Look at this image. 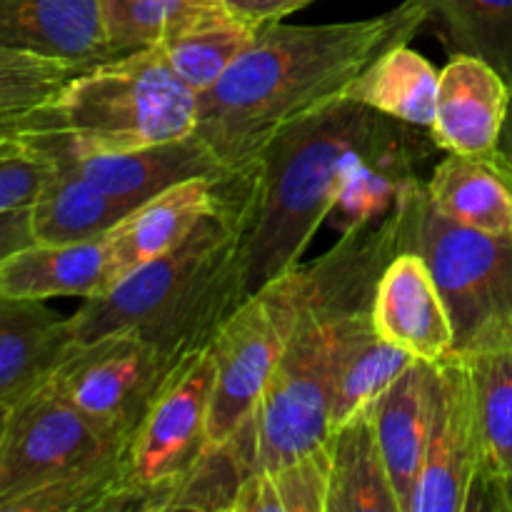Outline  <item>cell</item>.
Returning <instances> with one entry per match:
<instances>
[{"mask_svg": "<svg viewBox=\"0 0 512 512\" xmlns=\"http://www.w3.org/2000/svg\"><path fill=\"white\" fill-rule=\"evenodd\" d=\"M215 363L208 348L170 370L135 433L118 473V510H168L175 490L208 448Z\"/></svg>", "mask_w": 512, "mask_h": 512, "instance_id": "7", "label": "cell"}, {"mask_svg": "<svg viewBox=\"0 0 512 512\" xmlns=\"http://www.w3.org/2000/svg\"><path fill=\"white\" fill-rule=\"evenodd\" d=\"M0 48L80 70L113 58L100 0H0Z\"/></svg>", "mask_w": 512, "mask_h": 512, "instance_id": "16", "label": "cell"}, {"mask_svg": "<svg viewBox=\"0 0 512 512\" xmlns=\"http://www.w3.org/2000/svg\"><path fill=\"white\" fill-rule=\"evenodd\" d=\"M435 400V363L415 360L405 373L370 405L375 438L383 450L400 510L410 512L415 485L428 443Z\"/></svg>", "mask_w": 512, "mask_h": 512, "instance_id": "19", "label": "cell"}, {"mask_svg": "<svg viewBox=\"0 0 512 512\" xmlns=\"http://www.w3.org/2000/svg\"><path fill=\"white\" fill-rule=\"evenodd\" d=\"M50 170V158L28 135L0 140V213L33 208Z\"/></svg>", "mask_w": 512, "mask_h": 512, "instance_id": "32", "label": "cell"}, {"mask_svg": "<svg viewBox=\"0 0 512 512\" xmlns=\"http://www.w3.org/2000/svg\"><path fill=\"white\" fill-rule=\"evenodd\" d=\"M33 220H30V208L10 210V213H0V265L5 260L13 258L20 250L35 245Z\"/></svg>", "mask_w": 512, "mask_h": 512, "instance_id": "34", "label": "cell"}, {"mask_svg": "<svg viewBox=\"0 0 512 512\" xmlns=\"http://www.w3.org/2000/svg\"><path fill=\"white\" fill-rule=\"evenodd\" d=\"M428 148H435L428 130L383 115L378 128L345 163L330 223L340 233H348L393 213L423 185L418 168L428 158Z\"/></svg>", "mask_w": 512, "mask_h": 512, "instance_id": "12", "label": "cell"}, {"mask_svg": "<svg viewBox=\"0 0 512 512\" xmlns=\"http://www.w3.org/2000/svg\"><path fill=\"white\" fill-rule=\"evenodd\" d=\"M125 445L48 380L10 405L0 438V512L115 510Z\"/></svg>", "mask_w": 512, "mask_h": 512, "instance_id": "4", "label": "cell"}, {"mask_svg": "<svg viewBox=\"0 0 512 512\" xmlns=\"http://www.w3.org/2000/svg\"><path fill=\"white\" fill-rule=\"evenodd\" d=\"M305 298L303 263L228 315L208 343L215 363L208 443L233 438L255 415Z\"/></svg>", "mask_w": 512, "mask_h": 512, "instance_id": "9", "label": "cell"}, {"mask_svg": "<svg viewBox=\"0 0 512 512\" xmlns=\"http://www.w3.org/2000/svg\"><path fill=\"white\" fill-rule=\"evenodd\" d=\"M425 25L418 0L348 23L263 25L223 78L198 95L193 135L223 183L240 180L288 125L345 98L380 53L410 43Z\"/></svg>", "mask_w": 512, "mask_h": 512, "instance_id": "1", "label": "cell"}, {"mask_svg": "<svg viewBox=\"0 0 512 512\" xmlns=\"http://www.w3.org/2000/svg\"><path fill=\"white\" fill-rule=\"evenodd\" d=\"M258 30L253 23L235 15L228 5H220L218 10L165 40L160 53L178 78L200 95L223 78L225 70L253 43Z\"/></svg>", "mask_w": 512, "mask_h": 512, "instance_id": "27", "label": "cell"}, {"mask_svg": "<svg viewBox=\"0 0 512 512\" xmlns=\"http://www.w3.org/2000/svg\"><path fill=\"white\" fill-rule=\"evenodd\" d=\"M483 480V433L468 355L435 363V400L410 512H475Z\"/></svg>", "mask_w": 512, "mask_h": 512, "instance_id": "11", "label": "cell"}, {"mask_svg": "<svg viewBox=\"0 0 512 512\" xmlns=\"http://www.w3.org/2000/svg\"><path fill=\"white\" fill-rule=\"evenodd\" d=\"M495 160H498V163L503 165V170L510 175V180H512V85H510V108H508V118H505L503 135H500L498 150H495Z\"/></svg>", "mask_w": 512, "mask_h": 512, "instance_id": "36", "label": "cell"}, {"mask_svg": "<svg viewBox=\"0 0 512 512\" xmlns=\"http://www.w3.org/2000/svg\"><path fill=\"white\" fill-rule=\"evenodd\" d=\"M110 245L105 238L85 243H35L0 265V293L10 298H95L110 290Z\"/></svg>", "mask_w": 512, "mask_h": 512, "instance_id": "20", "label": "cell"}, {"mask_svg": "<svg viewBox=\"0 0 512 512\" xmlns=\"http://www.w3.org/2000/svg\"><path fill=\"white\" fill-rule=\"evenodd\" d=\"M40 130H55V115L50 105L43 110H33V113L0 115V140L40 133Z\"/></svg>", "mask_w": 512, "mask_h": 512, "instance_id": "35", "label": "cell"}, {"mask_svg": "<svg viewBox=\"0 0 512 512\" xmlns=\"http://www.w3.org/2000/svg\"><path fill=\"white\" fill-rule=\"evenodd\" d=\"M180 358L130 330L75 343L50 383L85 418L128 443Z\"/></svg>", "mask_w": 512, "mask_h": 512, "instance_id": "10", "label": "cell"}, {"mask_svg": "<svg viewBox=\"0 0 512 512\" xmlns=\"http://www.w3.org/2000/svg\"><path fill=\"white\" fill-rule=\"evenodd\" d=\"M315 3V0H225L235 15L253 23L255 28H263L268 23H280L288 15L298 13L305 5Z\"/></svg>", "mask_w": 512, "mask_h": 512, "instance_id": "33", "label": "cell"}, {"mask_svg": "<svg viewBox=\"0 0 512 512\" xmlns=\"http://www.w3.org/2000/svg\"><path fill=\"white\" fill-rule=\"evenodd\" d=\"M380 338L423 363L455 353V328L433 270L418 250H400L378 280L370 308Z\"/></svg>", "mask_w": 512, "mask_h": 512, "instance_id": "14", "label": "cell"}, {"mask_svg": "<svg viewBox=\"0 0 512 512\" xmlns=\"http://www.w3.org/2000/svg\"><path fill=\"white\" fill-rule=\"evenodd\" d=\"M268 470L275 488L278 512H328L330 498V445L318 448Z\"/></svg>", "mask_w": 512, "mask_h": 512, "instance_id": "31", "label": "cell"}, {"mask_svg": "<svg viewBox=\"0 0 512 512\" xmlns=\"http://www.w3.org/2000/svg\"><path fill=\"white\" fill-rule=\"evenodd\" d=\"M33 135L50 150L63 155L90 183L118 198L128 208H138L140 203L163 193L170 185L190 178H213L223 183L218 163L195 135L125 150L83 145L65 130H40Z\"/></svg>", "mask_w": 512, "mask_h": 512, "instance_id": "13", "label": "cell"}, {"mask_svg": "<svg viewBox=\"0 0 512 512\" xmlns=\"http://www.w3.org/2000/svg\"><path fill=\"white\" fill-rule=\"evenodd\" d=\"M450 55L483 58L512 85V0H418Z\"/></svg>", "mask_w": 512, "mask_h": 512, "instance_id": "28", "label": "cell"}, {"mask_svg": "<svg viewBox=\"0 0 512 512\" xmlns=\"http://www.w3.org/2000/svg\"><path fill=\"white\" fill-rule=\"evenodd\" d=\"M8 413H10V405H3V403H0V438H3L5 423H8Z\"/></svg>", "mask_w": 512, "mask_h": 512, "instance_id": "37", "label": "cell"}, {"mask_svg": "<svg viewBox=\"0 0 512 512\" xmlns=\"http://www.w3.org/2000/svg\"><path fill=\"white\" fill-rule=\"evenodd\" d=\"M335 368L338 318L305 293L293 335L253 415L258 470L278 468L330 438Z\"/></svg>", "mask_w": 512, "mask_h": 512, "instance_id": "8", "label": "cell"}, {"mask_svg": "<svg viewBox=\"0 0 512 512\" xmlns=\"http://www.w3.org/2000/svg\"><path fill=\"white\" fill-rule=\"evenodd\" d=\"M220 200H223L220 180L190 178L170 185L163 193L130 210L108 233L113 285L135 268L183 243L203 223V218L218 208Z\"/></svg>", "mask_w": 512, "mask_h": 512, "instance_id": "17", "label": "cell"}, {"mask_svg": "<svg viewBox=\"0 0 512 512\" xmlns=\"http://www.w3.org/2000/svg\"><path fill=\"white\" fill-rule=\"evenodd\" d=\"M55 130L105 150L190 138L198 93L178 78L160 48L115 55L68 80L50 103Z\"/></svg>", "mask_w": 512, "mask_h": 512, "instance_id": "5", "label": "cell"}, {"mask_svg": "<svg viewBox=\"0 0 512 512\" xmlns=\"http://www.w3.org/2000/svg\"><path fill=\"white\" fill-rule=\"evenodd\" d=\"M468 360L483 433V480L475 510L512 512V348L470 353Z\"/></svg>", "mask_w": 512, "mask_h": 512, "instance_id": "24", "label": "cell"}, {"mask_svg": "<svg viewBox=\"0 0 512 512\" xmlns=\"http://www.w3.org/2000/svg\"><path fill=\"white\" fill-rule=\"evenodd\" d=\"M425 200L435 213L463 228L512 233V180L495 155L448 153L425 180Z\"/></svg>", "mask_w": 512, "mask_h": 512, "instance_id": "23", "label": "cell"}, {"mask_svg": "<svg viewBox=\"0 0 512 512\" xmlns=\"http://www.w3.org/2000/svg\"><path fill=\"white\" fill-rule=\"evenodd\" d=\"M328 445V512H403L375 438L370 408L338 425L330 433Z\"/></svg>", "mask_w": 512, "mask_h": 512, "instance_id": "25", "label": "cell"}, {"mask_svg": "<svg viewBox=\"0 0 512 512\" xmlns=\"http://www.w3.org/2000/svg\"><path fill=\"white\" fill-rule=\"evenodd\" d=\"M510 108V83L483 58L455 53L440 70L438 108L428 128L435 148L455 155H495Z\"/></svg>", "mask_w": 512, "mask_h": 512, "instance_id": "15", "label": "cell"}, {"mask_svg": "<svg viewBox=\"0 0 512 512\" xmlns=\"http://www.w3.org/2000/svg\"><path fill=\"white\" fill-rule=\"evenodd\" d=\"M243 235L238 183H223V200L170 253L140 265L70 315L75 343L130 330L173 358L208 348L238 310L235 255Z\"/></svg>", "mask_w": 512, "mask_h": 512, "instance_id": "3", "label": "cell"}, {"mask_svg": "<svg viewBox=\"0 0 512 512\" xmlns=\"http://www.w3.org/2000/svg\"><path fill=\"white\" fill-rule=\"evenodd\" d=\"M383 113L350 98L288 125L238 183L243 235L235 255V303L293 273L330 218L343 168Z\"/></svg>", "mask_w": 512, "mask_h": 512, "instance_id": "2", "label": "cell"}, {"mask_svg": "<svg viewBox=\"0 0 512 512\" xmlns=\"http://www.w3.org/2000/svg\"><path fill=\"white\" fill-rule=\"evenodd\" d=\"M330 313L338 318V368H335L333 410H330V428L335 430L368 410L405 373V368L415 363V358L380 338L370 318V308L353 310V313L330 310Z\"/></svg>", "mask_w": 512, "mask_h": 512, "instance_id": "21", "label": "cell"}, {"mask_svg": "<svg viewBox=\"0 0 512 512\" xmlns=\"http://www.w3.org/2000/svg\"><path fill=\"white\" fill-rule=\"evenodd\" d=\"M438 80L440 70L425 55L400 43L380 53L345 90V98L428 130L438 108Z\"/></svg>", "mask_w": 512, "mask_h": 512, "instance_id": "26", "label": "cell"}, {"mask_svg": "<svg viewBox=\"0 0 512 512\" xmlns=\"http://www.w3.org/2000/svg\"><path fill=\"white\" fill-rule=\"evenodd\" d=\"M78 73L75 65L0 48V115L48 108Z\"/></svg>", "mask_w": 512, "mask_h": 512, "instance_id": "30", "label": "cell"}, {"mask_svg": "<svg viewBox=\"0 0 512 512\" xmlns=\"http://www.w3.org/2000/svg\"><path fill=\"white\" fill-rule=\"evenodd\" d=\"M73 345L70 318L45 300L0 293V403L15 405L43 388Z\"/></svg>", "mask_w": 512, "mask_h": 512, "instance_id": "18", "label": "cell"}, {"mask_svg": "<svg viewBox=\"0 0 512 512\" xmlns=\"http://www.w3.org/2000/svg\"><path fill=\"white\" fill-rule=\"evenodd\" d=\"M225 0H100L110 53L160 48L178 30L213 13Z\"/></svg>", "mask_w": 512, "mask_h": 512, "instance_id": "29", "label": "cell"}, {"mask_svg": "<svg viewBox=\"0 0 512 512\" xmlns=\"http://www.w3.org/2000/svg\"><path fill=\"white\" fill-rule=\"evenodd\" d=\"M408 248L433 270L455 328V353L512 348V233L488 235L445 220L413 198Z\"/></svg>", "mask_w": 512, "mask_h": 512, "instance_id": "6", "label": "cell"}, {"mask_svg": "<svg viewBox=\"0 0 512 512\" xmlns=\"http://www.w3.org/2000/svg\"><path fill=\"white\" fill-rule=\"evenodd\" d=\"M28 138L53 163L48 183L30 208V220H33V233L38 243L68 245L105 238L133 210L100 190L95 183H90L63 155L40 143L33 133Z\"/></svg>", "mask_w": 512, "mask_h": 512, "instance_id": "22", "label": "cell"}]
</instances>
